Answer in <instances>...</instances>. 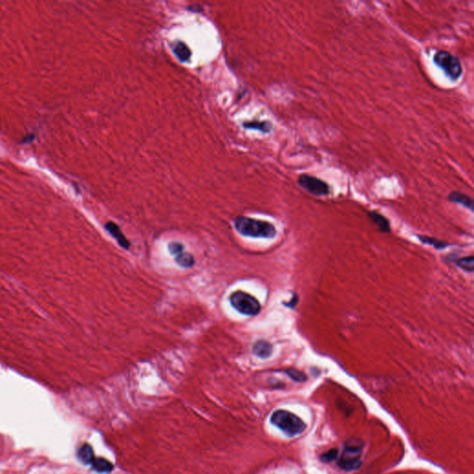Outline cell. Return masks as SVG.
Returning a JSON list of instances; mask_svg holds the SVG:
<instances>
[{
	"mask_svg": "<svg viewBox=\"0 0 474 474\" xmlns=\"http://www.w3.org/2000/svg\"><path fill=\"white\" fill-rule=\"evenodd\" d=\"M235 230L245 236L254 238H274L277 230L274 225L266 220H258L239 216L234 220Z\"/></svg>",
	"mask_w": 474,
	"mask_h": 474,
	"instance_id": "1",
	"label": "cell"
},
{
	"mask_svg": "<svg viewBox=\"0 0 474 474\" xmlns=\"http://www.w3.org/2000/svg\"><path fill=\"white\" fill-rule=\"evenodd\" d=\"M271 421L289 437L299 435L307 429V424L302 419L294 413L284 409H278L272 413Z\"/></svg>",
	"mask_w": 474,
	"mask_h": 474,
	"instance_id": "2",
	"label": "cell"
},
{
	"mask_svg": "<svg viewBox=\"0 0 474 474\" xmlns=\"http://www.w3.org/2000/svg\"><path fill=\"white\" fill-rule=\"evenodd\" d=\"M363 444L360 440L351 439L344 445V450L338 460V466L345 472L355 471L361 465Z\"/></svg>",
	"mask_w": 474,
	"mask_h": 474,
	"instance_id": "3",
	"label": "cell"
},
{
	"mask_svg": "<svg viewBox=\"0 0 474 474\" xmlns=\"http://www.w3.org/2000/svg\"><path fill=\"white\" fill-rule=\"evenodd\" d=\"M434 64L443 69L445 74L453 82L458 81L463 73L461 60L448 51L438 50L433 58Z\"/></svg>",
	"mask_w": 474,
	"mask_h": 474,
	"instance_id": "4",
	"label": "cell"
},
{
	"mask_svg": "<svg viewBox=\"0 0 474 474\" xmlns=\"http://www.w3.org/2000/svg\"><path fill=\"white\" fill-rule=\"evenodd\" d=\"M230 303L239 313L247 316H256L261 310V303L250 294L235 291L230 296Z\"/></svg>",
	"mask_w": 474,
	"mask_h": 474,
	"instance_id": "5",
	"label": "cell"
},
{
	"mask_svg": "<svg viewBox=\"0 0 474 474\" xmlns=\"http://www.w3.org/2000/svg\"><path fill=\"white\" fill-rule=\"evenodd\" d=\"M297 185L307 192L316 197L328 196L331 193L330 186L326 182L307 173H302L298 176Z\"/></svg>",
	"mask_w": 474,
	"mask_h": 474,
	"instance_id": "6",
	"label": "cell"
},
{
	"mask_svg": "<svg viewBox=\"0 0 474 474\" xmlns=\"http://www.w3.org/2000/svg\"><path fill=\"white\" fill-rule=\"evenodd\" d=\"M105 229L113 238L116 239L119 246L121 248H124L125 250H128L130 248V242L126 238V236L122 232L121 228L118 225L117 223H115L113 221H109V222L106 223Z\"/></svg>",
	"mask_w": 474,
	"mask_h": 474,
	"instance_id": "7",
	"label": "cell"
},
{
	"mask_svg": "<svg viewBox=\"0 0 474 474\" xmlns=\"http://www.w3.org/2000/svg\"><path fill=\"white\" fill-rule=\"evenodd\" d=\"M368 217L372 221V223L377 226L380 232L385 234L391 232L390 221L387 218H385L383 214L380 213L376 210H371L368 212Z\"/></svg>",
	"mask_w": 474,
	"mask_h": 474,
	"instance_id": "8",
	"label": "cell"
},
{
	"mask_svg": "<svg viewBox=\"0 0 474 474\" xmlns=\"http://www.w3.org/2000/svg\"><path fill=\"white\" fill-rule=\"evenodd\" d=\"M447 200L452 203L460 204L461 206L467 207L471 211H474V200L464 193L459 192V191L450 192L447 196Z\"/></svg>",
	"mask_w": 474,
	"mask_h": 474,
	"instance_id": "9",
	"label": "cell"
},
{
	"mask_svg": "<svg viewBox=\"0 0 474 474\" xmlns=\"http://www.w3.org/2000/svg\"><path fill=\"white\" fill-rule=\"evenodd\" d=\"M252 351L255 356L266 359L272 354V344L265 340H259L253 345Z\"/></svg>",
	"mask_w": 474,
	"mask_h": 474,
	"instance_id": "10",
	"label": "cell"
},
{
	"mask_svg": "<svg viewBox=\"0 0 474 474\" xmlns=\"http://www.w3.org/2000/svg\"><path fill=\"white\" fill-rule=\"evenodd\" d=\"M449 261L455 264L457 267L461 268V270H463L465 271L471 272V273L474 271V256H469V257H464V258H452V257H450Z\"/></svg>",
	"mask_w": 474,
	"mask_h": 474,
	"instance_id": "11",
	"label": "cell"
},
{
	"mask_svg": "<svg viewBox=\"0 0 474 474\" xmlns=\"http://www.w3.org/2000/svg\"><path fill=\"white\" fill-rule=\"evenodd\" d=\"M92 468L98 474H109L113 471L114 466L110 461L102 458H98L95 459L92 462Z\"/></svg>",
	"mask_w": 474,
	"mask_h": 474,
	"instance_id": "12",
	"label": "cell"
},
{
	"mask_svg": "<svg viewBox=\"0 0 474 474\" xmlns=\"http://www.w3.org/2000/svg\"><path fill=\"white\" fill-rule=\"evenodd\" d=\"M174 260H175V262L178 264L179 266H181L183 268H192L196 264V260H195L194 256L190 253L185 252V251L181 252L177 256H175Z\"/></svg>",
	"mask_w": 474,
	"mask_h": 474,
	"instance_id": "13",
	"label": "cell"
},
{
	"mask_svg": "<svg viewBox=\"0 0 474 474\" xmlns=\"http://www.w3.org/2000/svg\"><path fill=\"white\" fill-rule=\"evenodd\" d=\"M173 52L182 62H186L191 57V51L183 42H176L173 45Z\"/></svg>",
	"mask_w": 474,
	"mask_h": 474,
	"instance_id": "14",
	"label": "cell"
},
{
	"mask_svg": "<svg viewBox=\"0 0 474 474\" xmlns=\"http://www.w3.org/2000/svg\"><path fill=\"white\" fill-rule=\"evenodd\" d=\"M78 458L84 464H92V462L95 460L93 448L88 444L83 445L78 451Z\"/></svg>",
	"mask_w": 474,
	"mask_h": 474,
	"instance_id": "15",
	"label": "cell"
},
{
	"mask_svg": "<svg viewBox=\"0 0 474 474\" xmlns=\"http://www.w3.org/2000/svg\"><path fill=\"white\" fill-rule=\"evenodd\" d=\"M418 238L421 243L426 244L429 246H432L436 249H444L448 246H450V244L447 243L446 241L439 240L435 237H431V236H427V235H418Z\"/></svg>",
	"mask_w": 474,
	"mask_h": 474,
	"instance_id": "16",
	"label": "cell"
},
{
	"mask_svg": "<svg viewBox=\"0 0 474 474\" xmlns=\"http://www.w3.org/2000/svg\"><path fill=\"white\" fill-rule=\"evenodd\" d=\"M244 126H245L246 128L257 129V130H260L261 131V132H264V133H269V132H271V124L268 123V122H258V121H254V122L245 123Z\"/></svg>",
	"mask_w": 474,
	"mask_h": 474,
	"instance_id": "17",
	"label": "cell"
},
{
	"mask_svg": "<svg viewBox=\"0 0 474 474\" xmlns=\"http://www.w3.org/2000/svg\"><path fill=\"white\" fill-rule=\"evenodd\" d=\"M283 372L286 373L292 380H294L295 382H298V383L306 382L307 379H308L307 375H306L304 372L298 371V370H296V369H294V368L286 369V370L283 371Z\"/></svg>",
	"mask_w": 474,
	"mask_h": 474,
	"instance_id": "18",
	"label": "cell"
},
{
	"mask_svg": "<svg viewBox=\"0 0 474 474\" xmlns=\"http://www.w3.org/2000/svg\"><path fill=\"white\" fill-rule=\"evenodd\" d=\"M168 248H169V252H170L172 256L175 257V256H177V255L180 254L181 252L184 251L185 247H184V245H183L182 243L174 241V242H172V243L169 244Z\"/></svg>",
	"mask_w": 474,
	"mask_h": 474,
	"instance_id": "19",
	"label": "cell"
},
{
	"mask_svg": "<svg viewBox=\"0 0 474 474\" xmlns=\"http://www.w3.org/2000/svg\"><path fill=\"white\" fill-rule=\"evenodd\" d=\"M337 455H338V450L337 449H331L328 452L323 454L321 456V461L323 462H331V461L337 460Z\"/></svg>",
	"mask_w": 474,
	"mask_h": 474,
	"instance_id": "20",
	"label": "cell"
},
{
	"mask_svg": "<svg viewBox=\"0 0 474 474\" xmlns=\"http://www.w3.org/2000/svg\"><path fill=\"white\" fill-rule=\"evenodd\" d=\"M298 303V296L297 295H294L293 298L290 300V302L288 303H283L286 307H288L290 309H294L296 306V304Z\"/></svg>",
	"mask_w": 474,
	"mask_h": 474,
	"instance_id": "21",
	"label": "cell"
}]
</instances>
